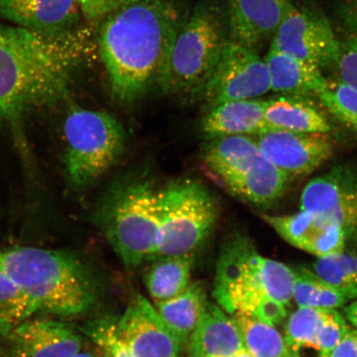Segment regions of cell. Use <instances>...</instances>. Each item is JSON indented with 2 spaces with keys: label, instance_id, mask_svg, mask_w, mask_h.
Returning <instances> with one entry per match:
<instances>
[{
  "label": "cell",
  "instance_id": "1",
  "mask_svg": "<svg viewBox=\"0 0 357 357\" xmlns=\"http://www.w3.org/2000/svg\"><path fill=\"white\" fill-rule=\"evenodd\" d=\"M188 15L178 0H138L105 17L98 47L116 100L130 104L158 82Z\"/></svg>",
  "mask_w": 357,
  "mask_h": 357
},
{
  "label": "cell",
  "instance_id": "2",
  "mask_svg": "<svg viewBox=\"0 0 357 357\" xmlns=\"http://www.w3.org/2000/svg\"><path fill=\"white\" fill-rule=\"evenodd\" d=\"M89 50L82 29L52 36L0 26V125L64 98Z\"/></svg>",
  "mask_w": 357,
  "mask_h": 357
},
{
  "label": "cell",
  "instance_id": "3",
  "mask_svg": "<svg viewBox=\"0 0 357 357\" xmlns=\"http://www.w3.org/2000/svg\"><path fill=\"white\" fill-rule=\"evenodd\" d=\"M296 275L287 266L263 257L245 236H236L222 249L213 296L227 314H242L275 326L287 317Z\"/></svg>",
  "mask_w": 357,
  "mask_h": 357
},
{
  "label": "cell",
  "instance_id": "4",
  "mask_svg": "<svg viewBox=\"0 0 357 357\" xmlns=\"http://www.w3.org/2000/svg\"><path fill=\"white\" fill-rule=\"evenodd\" d=\"M0 268L24 290L38 311L74 316L87 311L96 301L91 275L68 253L15 248L0 253Z\"/></svg>",
  "mask_w": 357,
  "mask_h": 357
},
{
  "label": "cell",
  "instance_id": "5",
  "mask_svg": "<svg viewBox=\"0 0 357 357\" xmlns=\"http://www.w3.org/2000/svg\"><path fill=\"white\" fill-rule=\"evenodd\" d=\"M227 39L221 8L207 0L199 3L178 30L156 84L167 95L202 96Z\"/></svg>",
  "mask_w": 357,
  "mask_h": 357
},
{
  "label": "cell",
  "instance_id": "6",
  "mask_svg": "<svg viewBox=\"0 0 357 357\" xmlns=\"http://www.w3.org/2000/svg\"><path fill=\"white\" fill-rule=\"evenodd\" d=\"M100 223L124 265L135 268L149 261L159 229L158 191L145 178L119 182L107 195Z\"/></svg>",
  "mask_w": 357,
  "mask_h": 357
},
{
  "label": "cell",
  "instance_id": "7",
  "mask_svg": "<svg viewBox=\"0 0 357 357\" xmlns=\"http://www.w3.org/2000/svg\"><path fill=\"white\" fill-rule=\"evenodd\" d=\"M204 160L226 190L252 206H271L282 197L290 181L266 158L252 137L208 140Z\"/></svg>",
  "mask_w": 357,
  "mask_h": 357
},
{
  "label": "cell",
  "instance_id": "8",
  "mask_svg": "<svg viewBox=\"0 0 357 357\" xmlns=\"http://www.w3.org/2000/svg\"><path fill=\"white\" fill-rule=\"evenodd\" d=\"M65 151L62 163L67 183L82 189L104 176L124 150V128L105 111L73 106L63 125Z\"/></svg>",
  "mask_w": 357,
  "mask_h": 357
},
{
  "label": "cell",
  "instance_id": "9",
  "mask_svg": "<svg viewBox=\"0 0 357 357\" xmlns=\"http://www.w3.org/2000/svg\"><path fill=\"white\" fill-rule=\"evenodd\" d=\"M158 242L149 261L169 257H194L218 220L215 198L200 183L180 180L158 190Z\"/></svg>",
  "mask_w": 357,
  "mask_h": 357
},
{
  "label": "cell",
  "instance_id": "10",
  "mask_svg": "<svg viewBox=\"0 0 357 357\" xmlns=\"http://www.w3.org/2000/svg\"><path fill=\"white\" fill-rule=\"evenodd\" d=\"M271 48L323 71L336 66L341 42L324 13L296 6L272 37Z\"/></svg>",
  "mask_w": 357,
  "mask_h": 357
},
{
  "label": "cell",
  "instance_id": "11",
  "mask_svg": "<svg viewBox=\"0 0 357 357\" xmlns=\"http://www.w3.org/2000/svg\"><path fill=\"white\" fill-rule=\"evenodd\" d=\"M271 91L265 60L229 38L202 96L208 109L225 102L257 99Z\"/></svg>",
  "mask_w": 357,
  "mask_h": 357
},
{
  "label": "cell",
  "instance_id": "12",
  "mask_svg": "<svg viewBox=\"0 0 357 357\" xmlns=\"http://www.w3.org/2000/svg\"><path fill=\"white\" fill-rule=\"evenodd\" d=\"M301 208L333 222L347 242L357 243V173L351 168L334 167L312 178L302 192Z\"/></svg>",
  "mask_w": 357,
  "mask_h": 357
},
{
  "label": "cell",
  "instance_id": "13",
  "mask_svg": "<svg viewBox=\"0 0 357 357\" xmlns=\"http://www.w3.org/2000/svg\"><path fill=\"white\" fill-rule=\"evenodd\" d=\"M252 137L266 158L289 180L310 175L327 162L334 151L328 133L271 129Z\"/></svg>",
  "mask_w": 357,
  "mask_h": 357
},
{
  "label": "cell",
  "instance_id": "14",
  "mask_svg": "<svg viewBox=\"0 0 357 357\" xmlns=\"http://www.w3.org/2000/svg\"><path fill=\"white\" fill-rule=\"evenodd\" d=\"M116 331L134 357H178L182 345L142 294L116 320Z\"/></svg>",
  "mask_w": 357,
  "mask_h": 357
},
{
  "label": "cell",
  "instance_id": "15",
  "mask_svg": "<svg viewBox=\"0 0 357 357\" xmlns=\"http://www.w3.org/2000/svg\"><path fill=\"white\" fill-rule=\"evenodd\" d=\"M6 337L4 357H73L83 347L77 331L52 319L26 320Z\"/></svg>",
  "mask_w": 357,
  "mask_h": 357
},
{
  "label": "cell",
  "instance_id": "16",
  "mask_svg": "<svg viewBox=\"0 0 357 357\" xmlns=\"http://www.w3.org/2000/svg\"><path fill=\"white\" fill-rule=\"evenodd\" d=\"M225 20L229 38L257 49L273 37L293 10L292 0H226Z\"/></svg>",
  "mask_w": 357,
  "mask_h": 357
},
{
  "label": "cell",
  "instance_id": "17",
  "mask_svg": "<svg viewBox=\"0 0 357 357\" xmlns=\"http://www.w3.org/2000/svg\"><path fill=\"white\" fill-rule=\"evenodd\" d=\"M0 17L45 35H61L79 28L83 17L77 0H0Z\"/></svg>",
  "mask_w": 357,
  "mask_h": 357
},
{
  "label": "cell",
  "instance_id": "18",
  "mask_svg": "<svg viewBox=\"0 0 357 357\" xmlns=\"http://www.w3.org/2000/svg\"><path fill=\"white\" fill-rule=\"evenodd\" d=\"M261 218L289 244L318 258L345 249L347 241L341 227L315 213L301 211L283 216L262 214Z\"/></svg>",
  "mask_w": 357,
  "mask_h": 357
},
{
  "label": "cell",
  "instance_id": "19",
  "mask_svg": "<svg viewBox=\"0 0 357 357\" xmlns=\"http://www.w3.org/2000/svg\"><path fill=\"white\" fill-rule=\"evenodd\" d=\"M266 100H240L208 109L200 125L207 140L230 136L255 137L271 130L265 119Z\"/></svg>",
  "mask_w": 357,
  "mask_h": 357
},
{
  "label": "cell",
  "instance_id": "20",
  "mask_svg": "<svg viewBox=\"0 0 357 357\" xmlns=\"http://www.w3.org/2000/svg\"><path fill=\"white\" fill-rule=\"evenodd\" d=\"M189 342L190 357H231L245 347L234 319L208 301Z\"/></svg>",
  "mask_w": 357,
  "mask_h": 357
},
{
  "label": "cell",
  "instance_id": "21",
  "mask_svg": "<svg viewBox=\"0 0 357 357\" xmlns=\"http://www.w3.org/2000/svg\"><path fill=\"white\" fill-rule=\"evenodd\" d=\"M264 60L272 91L285 96H317L327 82L320 69L274 49L270 48Z\"/></svg>",
  "mask_w": 357,
  "mask_h": 357
},
{
  "label": "cell",
  "instance_id": "22",
  "mask_svg": "<svg viewBox=\"0 0 357 357\" xmlns=\"http://www.w3.org/2000/svg\"><path fill=\"white\" fill-rule=\"evenodd\" d=\"M265 119L271 129L321 133L332 130L328 119L305 97L284 95L266 100Z\"/></svg>",
  "mask_w": 357,
  "mask_h": 357
},
{
  "label": "cell",
  "instance_id": "23",
  "mask_svg": "<svg viewBox=\"0 0 357 357\" xmlns=\"http://www.w3.org/2000/svg\"><path fill=\"white\" fill-rule=\"evenodd\" d=\"M208 301L202 285L190 283L169 300L154 302L156 311L181 345L190 341L204 314Z\"/></svg>",
  "mask_w": 357,
  "mask_h": 357
},
{
  "label": "cell",
  "instance_id": "24",
  "mask_svg": "<svg viewBox=\"0 0 357 357\" xmlns=\"http://www.w3.org/2000/svg\"><path fill=\"white\" fill-rule=\"evenodd\" d=\"M193 256L155 259L147 270L145 284L154 302L169 300L190 284Z\"/></svg>",
  "mask_w": 357,
  "mask_h": 357
},
{
  "label": "cell",
  "instance_id": "25",
  "mask_svg": "<svg viewBox=\"0 0 357 357\" xmlns=\"http://www.w3.org/2000/svg\"><path fill=\"white\" fill-rule=\"evenodd\" d=\"M234 316L244 347L254 357H294L275 326L242 314Z\"/></svg>",
  "mask_w": 357,
  "mask_h": 357
},
{
  "label": "cell",
  "instance_id": "26",
  "mask_svg": "<svg viewBox=\"0 0 357 357\" xmlns=\"http://www.w3.org/2000/svg\"><path fill=\"white\" fill-rule=\"evenodd\" d=\"M312 271L347 300L357 298V251H343L319 258Z\"/></svg>",
  "mask_w": 357,
  "mask_h": 357
},
{
  "label": "cell",
  "instance_id": "27",
  "mask_svg": "<svg viewBox=\"0 0 357 357\" xmlns=\"http://www.w3.org/2000/svg\"><path fill=\"white\" fill-rule=\"evenodd\" d=\"M330 309L300 307L288 320L284 340L294 357L303 350L319 351V340Z\"/></svg>",
  "mask_w": 357,
  "mask_h": 357
},
{
  "label": "cell",
  "instance_id": "28",
  "mask_svg": "<svg viewBox=\"0 0 357 357\" xmlns=\"http://www.w3.org/2000/svg\"><path fill=\"white\" fill-rule=\"evenodd\" d=\"M36 312L34 303L0 268V334L7 336Z\"/></svg>",
  "mask_w": 357,
  "mask_h": 357
},
{
  "label": "cell",
  "instance_id": "29",
  "mask_svg": "<svg viewBox=\"0 0 357 357\" xmlns=\"http://www.w3.org/2000/svg\"><path fill=\"white\" fill-rule=\"evenodd\" d=\"M296 275L293 298L300 307L334 309L344 306L347 298L325 284L306 268L294 270Z\"/></svg>",
  "mask_w": 357,
  "mask_h": 357
},
{
  "label": "cell",
  "instance_id": "30",
  "mask_svg": "<svg viewBox=\"0 0 357 357\" xmlns=\"http://www.w3.org/2000/svg\"><path fill=\"white\" fill-rule=\"evenodd\" d=\"M322 105L357 137V89L340 79H327L317 93Z\"/></svg>",
  "mask_w": 357,
  "mask_h": 357
},
{
  "label": "cell",
  "instance_id": "31",
  "mask_svg": "<svg viewBox=\"0 0 357 357\" xmlns=\"http://www.w3.org/2000/svg\"><path fill=\"white\" fill-rule=\"evenodd\" d=\"M99 348L102 357H134L116 331V320L104 319L89 324L84 330Z\"/></svg>",
  "mask_w": 357,
  "mask_h": 357
},
{
  "label": "cell",
  "instance_id": "32",
  "mask_svg": "<svg viewBox=\"0 0 357 357\" xmlns=\"http://www.w3.org/2000/svg\"><path fill=\"white\" fill-rule=\"evenodd\" d=\"M335 68L338 79L357 89V33L348 34L341 42L340 55Z\"/></svg>",
  "mask_w": 357,
  "mask_h": 357
},
{
  "label": "cell",
  "instance_id": "33",
  "mask_svg": "<svg viewBox=\"0 0 357 357\" xmlns=\"http://www.w3.org/2000/svg\"><path fill=\"white\" fill-rule=\"evenodd\" d=\"M84 20L96 22L104 20L117 8L116 0H77Z\"/></svg>",
  "mask_w": 357,
  "mask_h": 357
},
{
  "label": "cell",
  "instance_id": "34",
  "mask_svg": "<svg viewBox=\"0 0 357 357\" xmlns=\"http://www.w3.org/2000/svg\"><path fill=\"white\" fill-rule=\"evenodd\" d=\"M337 15L343 28L357 33V0H337Z\"/></svg>",
  "mask_w": 357,
  "mask_h": 357
},
{
  "label": "cell",
  "instance_id": "35",
  "mask_svg": "<svg viewBox=\"0 0 357 357\" xmlns=\"http://www.w3.org/2000/svg\"><path fill=\"white\" fill-rule=\"evenodd\" d=\"M326 357H357V329H350Z\"/></svg>",
  "mask_w": 357,
  "mask_h": 357
},
{
  "label": "cell",
  "instance_id": "36",
  "mask_svg": "<svg viewBox=\"0 0 357 357\" xmlns=\"http://www.w3.org/2000/svg\"><path fill=\"white\" fill-rule=\"evenodd\" d=\"M344 314L347 319L357 328V298L350 305L344 307Z\"/></svg>",
  "mask_w": 357,
  "mask_h": 357
},
{
  "label": "cell",
  "instance_id": "37",
  "mask_svg": "<svg viewBox=\"0 0 357 357\" xmlns=\"http://www.w3.org/2000/svg\"><path fill=\"white\" fill-rule=\"evenodd\" d=\"M231 357H254L250 352L245 349V348H243L242 350L239 351L238 354H236L234 356Z\"/></svg>",
  "mask_w": 357,
  "mask_h": 357
},
{
  "label": "cell",
  "instance_id": "38",
  "mask_svg": "<svg viewBox=\"0 0 357 357\" xmlns=\"http://www.w3.org/2000/svg\"><path fill=\"white\" fill-rule=\"evenodd\" d=\"M73 357H99L95 354H91V352L82 351H80L79 354L75 355Z\"/></svg>",
  "mask_w": 357,
  "mask_h": 357
},
{
  "label": "cell",
  "instance_id": "39",
  "mask_svg": "<svg viewBox=\"0 0 357 357\" xmlns=\"http://www.w3.org/2000/svg\"><path fill=\"white\" fill-rule=\"evenodd\" d=\"M138 1V0H116V3H117V6H123V4H128L133 2Z\"/></svg>",
  "mask_w": 357,
  "mask_h": 357
}]
</instances>
